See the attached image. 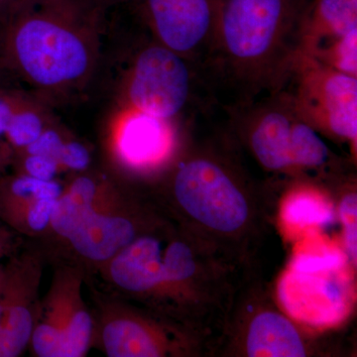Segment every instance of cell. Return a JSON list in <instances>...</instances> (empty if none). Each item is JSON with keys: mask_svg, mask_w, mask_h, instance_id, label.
<instances>
[{"mask_svg": "<svg viewBox=\"0 0 357 357\" xmlns=\"http://www.w3.org/2000/svg\"><path fill=\"white\" fill-rule=\"evenodd\" d=\"M310 0H223L204 70L208 91L241 107L285 88L300 56V26Z\"/></svg>", "mask_w": 357, "mask_h": 357, "instance_id": "cell-1", "label": "cell"}, {"mask_svg": "<svg viewBox=\"0 0 357 357\" xmlns=\"http://www.w3.org/2000/svg\"><path fill=\"white\" fill-rule=\"evenodd\" d=\"M98 14L72 0H28L4 18L7 59L36 88L53 93L75 88L95 63L91 32Z\"/></svg>", "mask_w": 357, "mask_h": 357, "instance_id": "cell-2", "label": "cell"}, {"mask_svg": "<svg viewBox=\"0 0 357 357\" xmlns=\"http://www.w3.org/2000/svg\"><path fill=\"white\" fill-rule=\"evenodd\" d=\"M173 189L183 211L213 236H236L250 227L255 206L245 176L215 148L201 147L184 160Z\"/></svg>", "mask_w": 357, "mask_h": 357, "instance_id": "cell-3", "label": "cell"}, {"mask_svg": "<svg viewBox=\"0 0 357 357\" xmlns=\"http://www.w3.org/2000/svg\"><path fill=\"white\" fill-rule=\"evenodd\" d=\"M284 89L303 121L319 134L356 146V77L300 56Z\"/></svg>", "mask_w": 357, "mask_h": 357, "instance_id": "cell-4", "label": "cell"}, {"mask_svg": "<svg viewBox=\"0 0 357 357\" xmlns=\"http://www.w3.org/2000/svg\"><path fill=\"white\" fill-rule=\"evenodd\" d=\"M199 79L204 81L191 62L154 40L138 52L129 70L126 84L128 109L173 121L192 102L195 82Z\"/></svg>", "mask_w": 357, "mask_h": 357, "instance_id": "cell-5", "label": "cell"}, {"mask_svg": "<svg viewBox=\"0 0 357 357\" xmlns=\"http://www.w3.org/2000/svg\"><path fill=\"white\" fill-rule=\"evenodd\" d=\"M153 39L201 73L210 60L223 0H132Z\"/></svg>", "mask_w": 357, "mask_h": 357, "instance_id": "cell-6", "label": "cell"}, {"mask_svg": "<svg viewBox=\"0 0 357 357\" xmlns=\"http://www.w3.org/2000/svg\"><path fill=\"white\" fill-rule=\"evenodd\" d=\"M344 267L328 271L290 269L279 285L282 304L294 318L314 326L331 325L349 310L347 286L340 275Z\"/></svg>", "mask_w": 357, "mask_h": 357, "instance_id": "cell-7", "label": "cell"}, {"mask_svg": "<svg viewBox=\"0 0 357 357\" xmlns=\"http://www.w3.org/2000/svg\"><path fill=\"white\" fill-rule=\"evenodd\" d=\"M354 37L357 0L307 2L301 20L300 56L321 62L337 46Z\"/></svg>", "mask_w": 357, "mask_h": 357, "instance_id": "cell-8", "label": "cell"}, {"mask_svg": "<svg viewBox=\"0 0 357 357\" xmlns=\"http://www.w3.org/2000/svg\"><path fill=\"white\" fill-rule=\"evenodd\" d=\"M161 244L153 237H141L117 255L110 274L119 287L146 292L161 283Z\"/></svg>", "mask_w": 357, "mask_h": 357, "instance_id": "cell-9", "label": "cell"}, {"mask_svg": "<svg viewBox=\"0 0 357 357\" xmlns=\"http://www.w3.org/2000/svg\"><path fill=\"white\" fill-rule=\"evenodd\" d=\"M119 132V151L136 165L152 163L167 149L171 122L128 109Z\"/></svg>", "mask_w": 357, "mask_h": 357, "instance_id": "cell-10", "label": "cell"}, {"mask_svg": "<svg viewBox=\"0 0 357 357\" xmlns=\"http://www.w3.org/2000/svg\"><path fill=\"white\" fill-rule=\"evenodd\" d=\"M132 223L123 218L105 217L93 211L72 236L77 252L93 260H107L132 243Z\"/></svg>", "mask_w": 357, "mask_h": 357, "instance_id": "cell-11", "label": "cell"}, {"mask_svg": "<svg viewBox=\"0 0 357 357\" xmlns=\"http://www.w3.org/2000/svg\"><path fill=\"white\" fill-rule=\"evenodd\" d=\"M246 352L250 357H304L305 345L293 324L277 312L256 314L248 326Z\"/></svg>", "mask_w": 357, "mask_h": 357, "instance_id": "cell-12", "label": "cell"}, {"mask_svg": "<svg viewBox=\"0 0 357 357\" xmlns=\"http://www.w3.org/2000/svg\"><path fill=\"white\" fill-rule=\"evenodd\" d=\"M103 344L110 357H154L161 349L152 333L129 319L112 321L103 330Z\"/></svg>", "mask_w": 357, "mask_h": 357, "instance_id": "cell-13", "label": "cell"}, {"mask_svg": "<svg viewBox=\"0 0 357 357\" xmlns=\"http://www.w3.org/2000/svg\"><path fill=\"white\" fill-rule=\"evenodd\" d=\"M95 195L96 185L91 178H77L69 192L56 202L50 220L55 231L69 238L86 217L95 211Z\"/></svg>", "mask_w": 357, "mask_h": 357, "instance_id": "cell-14", "label": "cell"}, {"mask_svg": "<svg viewBox=\"0 0 357 357\" xmlns=\"http://www.w3.org/2000/svg\"><path fill=\"white\" fill-rule=\"evenodd\" d=\"M294 170H317L330 165L332 154L319 133L298 119L294 124L291 146Z\"/></svg>", "mask_w": 357, "mask_h": 357, "instance_id": "cell-15", "label": "cell"}, {"mask_svg": "<svg viewBox=\"0 0 357 357\" xmlns=\"http://www.w3.org/2000/svg\"><path fill=\"white\" fill-rule=\"evenodd\" d=\"M204 264L203 256L199 259L189 244L175 241L162 256L161 283H187L199 277H213L206 273Z\"/></svg>", "mask_w": 357, "mask_h": 357, "instance_id": "cell-16", "label": "cell"}, {"mask_svg": "<svg viewBox=\"0 0 357 357\" xmlns=\"http://www.w3.org/2000/svg\"><path fill=\"white\" fill-rule=\"evenodd\" d=\"M2 307L0 357L18 356L31 337V314L25 307L20 305L6 306L2 304Z\"/></svg>", "mask_w": 357, "mask_h": 357, "instance_id": "cell-17", "label": "cell"}, {"mask_svg": "<svg viewBox=\"0 0 357 357\" xmlns=\"http://www.w3.org/2000/svg\"><path fill=\"white\" fill-rule=\"evenodd\" d=\"M283 218L296 227L326 225L333 220L330 204L311 194L294 195L284 206Z\"/></svg>", "mask_w": 357, "mask_h": 357, "instance_id": "cell-18", "label": "cell"}, {"mask_svg": "<svg viewBox=\"0 0 357 357\" xmlns=\"http://www.w3.org/2000/svg\"><path fill=\"white\" fill-rule=\"evenodd\" d=\"M44 121L38 110L17 102L6 136L16 147H27L43 133Z\"/></svg>", "mask_w": 357, "mask_h": 357, "instance_id": "cell-19", "label": "cell"}, {"mask_svg": "<svg viewBox=\"0 0 357 357\" xmlns=\"http://www.w3.org/2000/svg\"><path fill=\"white\" fill-rule=\"evenodd\" d=\"M91 333V319L86 312H77L62 331L60 357H79L88 349Z\"/></svg>", "mask_w": 357, "mask_h": 357, "instance_id": "cell-20", "label": "cell"}, {"mask_svg": "<svg viewBox=\"0 0 357 357\" xmlns=\"http://www.w3.org/2000/svg\"><path fill=\"white\" fill-rule=\"evenodd\" d=\"M61 185L53 181L40 180L31 176H24L14 180L10 185V192L17 198L34 197L36 199H58L60 197Z\"/></svg>", "mask_w": 357, "mask_h": 357, "instance_id": "cell-21", "label": "cell"}, {"mask_svg": "<svg viewBox=\"0 0 357 357\" xmlns=\"http://www.w3.org/2000/svg\"><path fill=\"white\" fill-rule=\"evenodd\" d=\"M345 260L340 253H324V255H312L303 253L293 260L291 269L297 272H321L338 269L344 267Z\"/></svg>", "mask_w": 357, "mask_h": 357, "instance_id": "cell-22", "label": "cell"}, {"mask_svg": "<svg viewBox=\"0 0 357 357\" xmlns=\"http://www.w3.org/2000/svg\"><path fill=\"white\" fill-rule=\"evenodd\" d=\"M340 217L344 227L345 244L351 260L357 258V197L356 192L347 195L340 204Z\"/></svg>", "mask_w": 357, "mask_h": 357, "instance_id": "cell-23", "label": "cell"}, {"mask_svg": "<svg viewBox=\"0 0 357 357\" xmlns=\"http://www.w3.org/2000/svg\"><path fill=\"white\" fill-rule=\"evenodd\" d=\"M62 331L49 325H41L33 335V347L39 356L60 357Z\"/></svg>", "mask_w": 357, "mask_h": 357, "instance_id": "cell-24", "label": "cell"}, {"mask_svg": "<svg viewBox=\"0 0 357 357\" xmlns=\"http://www.w3.org/2000/svg\"><path fill=\"white\" fill-rule=\"evenodd\" d=\"M64 144L58 132L54 130H44L34 142L26 148L29 155L48 157L55 160L59 164Z\"/></svg>", "mask_w": 357, "mask_h": 357, "instance_id": "cell-25", "label": "cell"}, {"mask_svg": "<svg viewBox=\"0 0 357 357\" xmlns=\"http://www.w3.org/2000/svg\"><path fill=\"white\" fill-rule=\"evenodd\" d=\"M28 176L40 180L51 181L57 173L58 162L40 155H29L25 160Z\"/></svg>", "mask_w": 357, "mask_h": 357, "instance_id": "cell-26", "label": "cell"}, {"mask_svg": "<svg viewBox=\"0 0 357 357\" xmlns=\"http://www.w3.org/2000/svg\"><path fill=\"white\" fill-rule=\"evenodd\" d=\"M59 164H63L74 170H83L89 164L88 150L77 142L66 143Z\"/></svg>", "mask_w": 357, "mask_h": 357, "instance_id": "cell-27", "label": "cell"}, {"mask_svg": "<svg viewBox=\"0 0 357 357\" xmlns=\"http://www.w3.org/2000/svg\"><path fill=\"white\" fill-rule=\"evenodd\" d=\"M57 199H36L28 213V223L35 230H42L47 227L51 220L52 213L56 206Z\"/></svg>", "mask_w": 357, "mask_h": 357, "instance_id": "cell-28", "label": "cell"}, {"mask_svg": "<svg viewBox=\"0 0 357 357\" xmlns=\"http://www.w3.org/2000/svg\"><path fill=\"white\" fill-rule=\"evenodd\" d=\"M17 102L16 98L0 93V136L6 135Z\"/></svg>", "mask_w": 357, "mask_h": 357, "instance_id": "cell-29", "label": "cell"}, {"mask_svg": "<svg viewBox=\"0 0 357 357\" xmlns=\"http://www.w3.org/2000/svg\"><path fill=\"white\" fill-rule=\"evenodd\" d=\"M72 1L86 10L100 13L102 8L109 6L110 3H114L116 0H72Z\"/></svg>", "mask_w": 357, "mask_h": 357, "instance_id": "cell-30", "label": "cell"}, {"mask_svg": "<svg viewBox=\"0 0 357 357\" xmlns=\"http://www.w3.org/2000/svg\"><path fill=\"white\" fill-rule=\"evenodd\" d=\"M27 1L28 0H0V18H6Z\"/></svg>", "mask_w": 357, "mask_h": 357, "instance_id": "cell-31", "label": "cell"}, {"mask_svg": "<svg viewBox=\"0 0 357 357\" xmlns=\"http://www.w3.org/2000/svg\"><path fill=\"white\" fill-rule=\"evenodd\" d=\"M2 314H3V307H2L1 302H0V333H1Z\"/></svg>", "mask_w": 357, "mask_h": 357, "instance_id": "cell-32", "label": "cell"}]
</instances>
